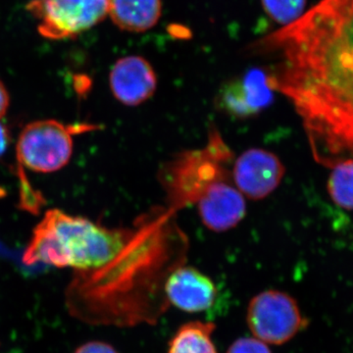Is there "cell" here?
<instances>
[{
  "label": "cell",
  "instance_id": "obj_1",
  "mask_svg": "<svg viewBox=\"0 0 353 353\" xmlns=\"http://www.w3.org/2000/svg\"><path fill=\"white\" fill-rule=\"evenodd\" d=\"M262 43L280 59L269 85L301 116L316 159L352 157L353 0H319Z\"/></svg>",
  "mask_w": 353,
  "mask_h": 353
},
{
  "label": "cell",
  "instance_id": "obj_2",
  "mask_svg": "<svg viewBox=\"0 0 353 353\" xmlns=\"http://www.w3.org/2000/svg\"><path fill=\"white\" fill-rule=\"evenodd\" d=\"M138 232L134 229H109L58 209L48 211L32 232L23 261L73 267L79 272L104 268L119 259Z\"/></svg>",
  "mask_w": 353,
  "mask_h": 353
},
{
  "label": "cell",
  "instance_id": "obj_3",
  "mask_svg": "<svg viewBox=\"0 0 353 353\" xmlns=\"http://www.w3.org/2000/svg\"><path fill=\"white\" fill-rule=\"evenodd\" d=\"M228 157L229 150L213 134L208 148L183 153L172 161L162 181L174 208L196 203L211 183L229 178L223 166Z\"/></svg>",
  "mask_w": 353,
  "mask_h": 353
},
{
  "label": "cell",
  "instance_id": "obj_4",
  "mask_svg": "<svg viewBox=\"0 0 353 353\" xmlns=\"http://www.w3.org/2000/svg\"><path fill=\"white\" fill-rule=\"evenodd\" d=\"M95 130L94 125L67 126L55 120L30 123L21 132L17 158L37 173H52L68 164L73 152V136Z\"/></svg>",
  "mask_w": 353,
  "mask_h": 353
},
{
  "label": "cell",
  "instance_id": "obj_5",
  "mask_svg": "<svg viewBox=\"0 0 353 353\" xmlns=\"http://www.w3.org/2000/svg\"><path fill=\"white\" fill-rule=\"evenodd\" d=\"M246 322L253 338L273 345L289 343L308 325L296 299L277 290H264L252 297Z\"/></svg>",
  "mask_w": 353,
  "mask_h": 353
},
{
  "label": "cell",
  "instance_id": "obj_6",
  "mask_svg": "<svg viewBox=\"0 0 353 353\" xmlns=\"http://www.w3.org/2000/svg\"><path fill=\"white\" fill-rule=\"evenodd\" d=\"M27 9L43 38L60 41L76 38L105 19L109 0H31Z\"/></svg>",
  "mask_w": 353,
  "mask_h": 353
},
{
  "label": "cell",
  "instance_id": "obj_7",
  "mask_svg": "<svg viewBox=\"0 0 353 353\" xmlns=\"http://www.w3.org/2000/svg\"><path fill=\"white\" fill-rule=\"evenodd\" d=\"M284 164L275 153L263 148H250L236 158L233 180L245 199L261 201L278 189L284 178Z\"/></svg>",
  "mask_w": 353,
  "mask_h": 353
},
{
  "label": "cell",
  "instance_id": "obj_8",
  "mask_svg": "<svg viewBox=\"0 0 353 353\" xmlns=\"http://www.w3.org/2000/svg\"><path fill=\"white\" fill-rule=\"evenodd\" d=\"M274 94L268 74L252 71L223 85L216 94L215 106L229 117L248 119L266 110L273 103Z\"/></svg>",
  "mask_w": 353,
  "mask_h": 353
},
{
  "label": "cell",
  "instance_id": "obj_9",
  "mask_svg": "<svg viewBox=\"0 0 353 353\" xmlns=\"http://www.w3.org/2000/svg\"><path fill=\"white\" fill-rule=\"evenodd\" d=\"M228 179L211 183L196 202L201 222L215 233L234 229L246 214L245 197Z\"/></svg>",
  "mask_w": 353,
  "mask_h": 353
},
{
  "label": "cell",
  "instance_id": "obj_10",
  "mask_svg": "<svg viewBox=\"0 0 353 353\" xmlns=\"http://www.w3.org/2000/svg\"><path fill=\"white\" fill-rule=\"evenodd\" d=\"M114 97L124 105H141L150 101L157 88V76L152 64L141 57L120 58L109 76Z\"/></svg>",
  "mask_w": 353,
  "mask_h": 353
},
{
  "label": "cell",
  "instance_id": "obj_11",
  "mask_svg": "<svg viewBox=\"0 0 353 353\" xmlns=\"http://www.w3.org/2000/svg\"><path fill=\"white\" fill-rule=\"evenodd\" d=\"M164 290L172 305L189 313L208 310L217 296L214 282L192 266L174 269L167 278Z\"/></svg>",
  "mask_w": 353,
  "mask_h": 353
},
{
  "label": "cell",
  "instance_id": "obj_12",
  "mask_svg": "<svg viewBox=\"0 0 353 353\" xmlns=\"http://www.w3.org/2000/svg\"><path fill=\"white\" fill-rule=\"evenodd\" d=\"M161 0H109L108 15L123 31L143 32L161 17Z\"/></svg>",
  "mask_w": 353,
  "mask_h": 353
},
{
  "label": "cell",
  "instance_id": "obj_13",
  "mask_svg": "<svg viewBox=\"0 0 353 353\" xmlns=\"http://www.w3.org/2000/svg\"><path fill=\"white\" fill-rule=\"evenodd\" d=\"M213 323L194 321L183 325L169 343L168 353H217Z\"/></svg>",
  "mask_w": 353,
  "mask_h": 353
},
{
  "label": "cell",
  "instance_id": "obj_14",
  "mask_svg": "<svg viewBox=\"0 0 353 353\" xmlns=\"http://www.w3.org/2000/svg\"><path fill=\"white\" fill-rule=\"evenodd\" d=\"M328 182L331 199L336 205L353 210V159L347 158L332 166Z\"/></svg>",
  "mask_w": 353,
  "mask_h": 353
},
{
  "label": "cell",
  "instance_id": "obj_15",
  "mask_svg": "<svg viewBox=\"0 0 353 353\" xmlns=\"http://www.w3.org/2000/svg\"><path fill=\"white\" fill-rule=\"evenodd\" d=\"M266 13L280 25L292 24L303 15L306 0H261Z\"/></svg>",
  "mask_w": 353,
  "mask_h": 353
},
{
  "label": "cell",
  "instance_id": "obj_16",
  "mask_svg": "<svg viewBox=\"0 0 353 353\" xmlns=\"http://www.w3.org/2000/svg\"><path fill=\"white\" fill-rule=\"evenodd\" d=\"M226 353H272L268 345L255 338H241L234 341Z\"/></svg>",
  "mask_w": 353,
  "mask_h": 353
},
{
  "label": "cell",
  "instance_id": "obj_17",
  "mask_svg": "<svg viewBox=\"0 0 353 353\" xmlns=\"http://www.w3.org/2000/svg\"><path fill=\"white\" fill-rule=\"evenodd\" d=\"M75 353H118L108 343L102 341H90L76 350Z\"/></svg>",
  "mask_w": 353,
  "mask_h": 353
},
{
  "label": "cell",
  "instance_id": "obj_18",
  "mask_svg": "<svg viewBox=\"0 0 353 353\" xmlns=\"http://www.w3.org/2000/svg\"><path fill=\"white\" fill-rule=\"evenodd\" d=\"M9 106V94L6 85L0 81V119L6 115Z\"/></svg>",
  "mask_w": 353,
  "mask_h": 353
},
{
  "label": "cell",
  "instance_id": "obj_19",
  "mask_svg": "<svg viewBox=\"0 0 353 353\" xmlns=\"http://www.w3.org/2000/svg\"><path fill=\"white\" fill-rule=\"evenodd\" d=\"M9 141H10V136H9L8 130L0 123V157L6 152Z\"/></svg>",
  "mask_w": 353,
  "mask_h": 353
}]
</instances>
